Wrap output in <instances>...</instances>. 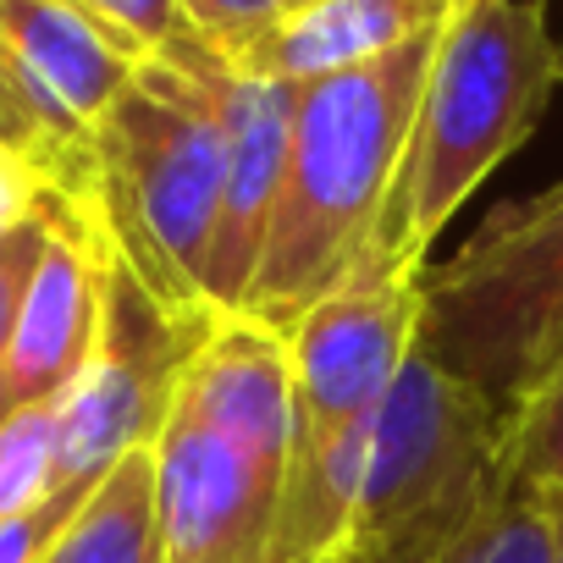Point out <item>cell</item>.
I'll return each mask as SVG.
<instances>
[{
    "label": "cell",
    "mask_w": 563,
    "mask_h": 563,
    "mask_svg": "<svg viewBox=\"0 0 563 563\" xmlns=\"http://www.w3.org/2000/svg\"><path fill=\"white\" fill-rule=\"evenodd\" d=\"M343 563H349V552H343Z\"/></svg>",
    "instance_id": "obj_23"
},
{
    "label": "cell",
    "mask_w": 563,
    "mask_h": 563,
    "mask_svg": "<svg viewBox=\"0 0 563 563\" xmlns=\"http://www.w3.org/2000/svg\"><path fill=\"white\" fill-rule=\"evenodd\" d=\"M210 67L144 62L95 128V216L117 260L172 310H205V271L227 188V122Z\"/></svg>",
    "instance_id": "obj_5"
},
{
    "label": "cell",
    "mask_w": 563,
    "mask_h": 563,
    "mask_svg": "<svg viewBox=\"0 0 563 563\" xmlns=\"http://www.w3.org/2000/svg\"><path fill=\"white\" fill-rule=\"evenodd\" d=\"M288 470V338L249 316H216L150 442L166 563H271Z\"/></svg>",
    "instance_id": "obj_1"
},
{
    "label": "cell",
    "mask_w": 563,
    "mask_h": 563,
    "mask_svg": "<svg viewBox=\"0 0 563 563\" xmlns=\"http://www.w3.org/2000/svg\"><path fill=\"white\" fill-rule=\"evenodd\" d=\"M420 276L393 265H354L316 310L282 332L294 365L288 486L354 442L398 387L404 365L420 354Z\"/></svg>",
    "instance_id": "obj_8"
},
{
    "label": "cell",
    "mask_w": 563,
    "mask_h": 563,
    "mask_svg": "<svg viewBox=\"0 0 563 563\" xmlns=\"http://www.w3.org/2000/svg\"><path fill=\"white\" fill-rule=\"evenodd\" d=\"M177 7H183L188 29L199 34V45L221 67H238L260 40H271L282 23L310 12L316 0H177Z\"/></svg>",
    "instance_id": "obj_17"
},
{
    "label": "cell",
    "mask_w": 563,
    "mask_h": 563,
    "mask_svg": "<svg viewBox=\"0 0 563 563\" xmlns=\"http://www.w3.org/2000/svg\"><path fill=\"white\" fill-rule=\"evenodd\" d=\"M563 84V45L541 0H475L431 45L404 166L354 265L426 271L464 199L541 128Z\"/></svg>",
    "instance_id": "obj_3"
},
{
    "label": "cell",
    "mask_w": 563,
    "mask_h": 563,
    "mask_svg": "<svg viewBox=\"0 0 563 563\" xmlns=\"http://www.w3.org/2000/svg\"><path fill=\"white\" fill-rule=\"evenodd\" d=\"M552 552H558L552 497L514 486L503 475L464 514H453L398 547L349 552V563H552Z\"/></svg>",
    "instance_id": "obj_12"
},
{
    "label": "cell",
    "mask_w": 563,
    "mask_h": 563,
    "mask_svg": "<svg viewBox=\"0 0 563 563\" xmlns=\"http://www.w3.org/2000/svg\"><path fill=\"white\" fill-rule=\"evenodd\" d=\"M0 144L18 150V128H12V117H7V100H0Z\"/></svg>",
    "instance_id": "obj_20"
},
{
    "label": "cell",
    "mask_w": 563,
    "mask_h": 563,
    "mask_svg": "<svg viewBox=\"0 0 563 563\" xmlns=\"http://www.w3.org/2000/svg\"><path fill=\"white\" fill-rule=\"evenodd\" d=\"M464 7H475V0H316L310 12L260 40L232 73L299 89L310 78L393 56L415 40H437Z\"/></svg>",
    "instance_id": "obj_11"
},
{
    "label": "cell",
    "mask_w": 563,
    "mask_h": 563,
    "mask_svg": "<svg viewBox=\"0 0 563 563\" xmlns=\"http://www.w3.org/2000/svg\"><path fill=\"white\" fill-rule=\"evenodd\" d=\"M310 563H343V552H332V558H310Z\"/></svg>",
    "instance_id": "obj_22"
},
{
    "label": "cell",
    "mask_w": 563,
    "mask_h": 563,
    "mask_svg": "<svg viewBox=\"0 0 563 563\" xmlns=\"http://www.w3.org/2000/svg\"><path fill=\"white\" fill-rule=\"evenodd\" d=\"M420 354L497 415L563 365V183L497 205L420 276Z\"/></svg>",
    "instance_id": "obj_6"
},
{
    "label": "cell",
    "mask_w": 563,
    "mask_h": 563,
    "mask_svg": "<svg viewBox=\"0 0 563 563\" xmlns=\"http://www.w3.org/2000/svg\"><path fill=\"white\" fill-rule=\"evenodd\" d=\"M210 89L227 122V188H221V216H216V243H210V271H205V305L216 316H238L260 271L276 194H282L294 84L249 78L216 62Z\"/></svg>",
    "instance_id": "obj_10"
},
{
    "label": "cell",
    "mask_w": 563,
    "mask_h": 563,
    "mask_svg": "<svg viewBox=\"0 0 563 563\" xmlns=\"http://www.w3.org/2000/svg\"><path fill=\"white\" fill-rule=\"evenodd\" d=\"M84 7L117 34L128 40L144 62H166V67H183V73H199L210 67L216 56L199 45V34L188 29L177 0H84Z\"/></svg>",
    "instance_id": "obj_16"
},
{
    "label": "cell",
    "mask_w": 563,
    "mask_h": 563,
    "mask_svg": "<svg viewBox=\"0 0 563 563\" xmlns=\"http://www.w3.org/2000/svg\"><path fill=\"white\" fill-rule=\"evenodd\" d=\"M431 45L437 40H415L393 56L294 89L282 194L238 316L288 332L354 271L404 166Z\"/></svg>",
    "instance_id": "obj_2"
},
{
    "label": "cell",
    "mask_w": 563,
    "mask_h": 563,
    "mask_svg": "<svg viewBox=\"0 0 563 563\" xmlns=\"http://www.w3.org/2000/svg\"><path fill=\"white\" fill-rule=\"evenodd\" d=\"M497 448L503 415L431 354H415L365 431L288 486L271 563L382 552L464 514L503 481Z\"/></svg>",
    "instance_id": "obj_4"
},
{
    "label": "cell",
    "mask_w": 563,
    "mask_h": 563,
    "mask_svg": "<svg viewBox=\"0 0 563 563\" xmlns=\"http://www.w3.org/2000/svg\"><path fill=\"white\" fill-rule=\"evenodd\" d=\"M56 194V188H51ZM45 227H51V199L34 221H23L12 238H0V371H7V349H12V327H18V310H23V294H29V276L40 265V249H45Z\"/></svg>",
    "instance_id": "obj_18"
},
{
    "label": "cell",
    "mask_w": 563,
    "mask_h": 563,
    "mask_svg": "<svg viewBox=\"0 0 563 563\" xmlns=\"http://www.w3.org/2000/svg\"><path fill=\"white\" fill-rule=\"evenodd\" d=\"M40 563H166L150 486V448L128 453L62 525Z\"/></svg>",
    "instance_id": "obj_13"
},
{
    "label": "cell",
    "mask_w": 563,
    "mask_h": 563,
    "mask_svg": "<svg viewBox=\"0 0 563 563\" xmlns=\"http://www.w3.org/2000/svg\"><path fill=\"white\" fill-rule=\"evenodd\" d=\"M503 475L541 497H563V365L503 415Z\"/></svg>",
    "instance_id": "obj_14"
},
{
    "label": "cell",
    "mask_w": 563,
    "mask_h": 563,
    "mask_svg": "<svg viewBox=\"0 0 563 563\" xmlns=\"http://www.w3.org/2000/svg\"><path fill=\"white\" fill-rule=\"evenodd\" d=\"M51 199V177L23 155L0 144V238H12L23 221H34Z\"/></svg>",
    "instance_id": "obj_19"
},
{
    "label": "cell",
    "mask_w": 563,
    "mask_h": 563,
    "mask_svg": "<svg viewBox=\"0 0 563 563\" xmlns=\"http://www.w3.org/2000/svg\"><path fill=\"white\" fill-rule=\"evenodd\" d=\"M216 316L172 310L117 260L106 288V332L89 371L56 404V481L51 497H89L128 453H144L172 409V393Z\"/></svg>",
    "instance_id": "obj_7"
},
{
    "label": "cell",
    "mask_w": 563,
    "mask_h": 563,
    "mask_svg": "<svg viewBox=\"0 0 563 563\" xmlns=\"http://www.w3.org/2000/svg\"><path fill=\"white\" fill-rule=\"evenodd\" d=\"M552 519H558V552H552V563H563V497H552Z\"/></svg>",
    "instance_id": "obj_21"
},
{
    "label": "cell",
    "mask_w": 563,
    "mask_h": 563,
    "mask_svg": "<svg viewBox=\"0 0 563 563\" xmlns=\"http://www.w3.org/2000/svg\"><path fill=\"white\" fill-rule=\"evenodd\" d=\"M106 288H111V238L95 205L51 194L45 249L12 327L7 371H0V420L51 409L73 393L106 332Z\"/></svg>",
    "instance_id": "obj_9"
},
{
    "label": "cell",
    "mask_w": 563,
    "mask_h": 563,
    "mask_svg": "<svg viewBox=\"0 0 563 563\" xmlns=\"http://www.w3.org/2000/svg\"><path fill=\"white\" fill-rule=\"evenodd\" d=\"M56 481V404L0 420V519L34 514Z\"/></svg>",
    "instance_id": "obj_15"
}]
</instances>
